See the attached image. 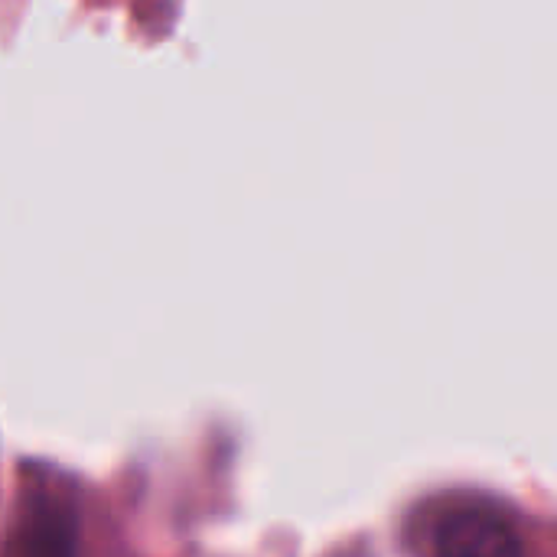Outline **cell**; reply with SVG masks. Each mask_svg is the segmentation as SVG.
<instances>
[{
  "instance_id": "cell-1",
  "label": "cell",
  "mask_w": 557,
  "mask_h": 557,
  "mask_svg": "<svg viewBox=\"0 0 557 557\" xmlns=\"http://www.w3.org/2000/svg\"><path fill=\"white\" fill-rule=\"evenodd\" d=\"M437 552H512L519 548L512 522L486 506H447L428 525Z\"/></svg>"
}]
</instances>
